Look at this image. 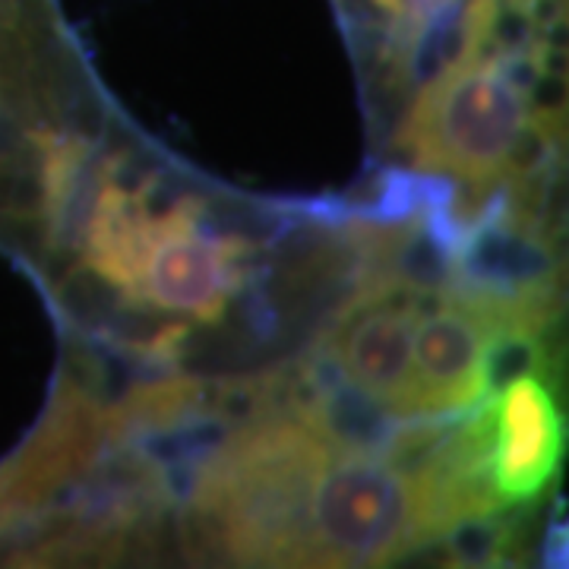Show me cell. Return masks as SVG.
Instances as JSON below:
<instances>
[{"mask_svg":"<svg viewBox=\"0 0 569 569\" xmlns=\"http://www.w3.org/2000/svg\"><path fill=\"white\" fill-rule=\"evenodd\" d=\"M32 140L41 152V206L48 238L54 247H80L96 197L118 171V162H108L80 137L36 133Z\"/></svg>","mask_w":569,"mask_h":569,"instance_id":"8","label":"cell"},{"mask_svg":"<svg viewBox=\"0 0 569 569\" xmlns=\"http://www.w3.org/2000/svg\"><path fill=\"white\" fill-rule=\"evenodd\" d=\"M437 541L411 462L336 449L310 507L307 567H380Z\"/></svg>","mask_w":569,"mask_h":569,"instance_id":"3","label":"cell"},{"mask_svg":"<svg viewBox=\"0 0 569 569\" xmlns=\"http://www.w3.org/2000/svg\"><path fill=\"white\" fill-rule=\"evenodd\" d=\"M336 449L291 411L234 430L197 471L187 538L228 563L307 567L313 490Z\"/></svg>","mask_w":569,"mask_h":569,"instance_id":"1","label":"cell"},{"mask_svg":"<svg viewBox=\"0 0 569 569\" xmlns=\"http://www.w3.org/2000/svg\"><path fill=\"white\" fill-rule=\"evenodd\" d=\"M529 200L526 190L503 187L471 222L462 224L452 284L503 295L553 291L557 257L531 216Z\"/></svg>","mask_w":569,"mask_h":569,"instance_id":"7","label":"cell"},{"mask_svg":"<svg viewBox=\"0 0 569 569\" xmlns=\"http://www.w3.org/2000/svg\"><path fill=\"white\" fill-rule=\"evenodd\" d=\"M531 102L535 96L497 58L456 51L425 80L399 142L415 168L485 187L507 178L531 142L548 137L553 114L531 111Z\"/></svg>","mask_w":569,"mask_h":569,"instance_id":"2","label":"cell"},{"mask_svg":"<svg viewBox=\"0 0 569 569\" xmlns=\"http://www.w3.org/2000/svg\"><path fill=\"white\" fill-rule=\"evenodd\" d=\"M247 257V241L203 228L200 200H181L164 212H149L127 305L219 323L228 301L244 284Z\"/></svg>","mask_w":569,"mask_h":569,"instance_id":"4","label":"cell"},{"mask_svg":"<svg viewBox=\"0 0 569 569\" xmlns=\"http://www.w3.org/2000/svg\"><path fill=\"white\" fill-rule=\"evenodd\" d=\"M383 13H389L396 26H402V39L399 48L406 54V73L408 61H411V51L418 39L425 36L427 29L440 26V22L459 20V3L462 0H373Z\"/></svg>","mask_w":569,"mask_h":569,"instance_id":"9","label":"cell"},{"mask_svg":"<svg viewBox=\"0 0 569 569\" xmlns=\"http://www.w3.org/2000/svg\"><path fill=\"white\" fill-rule=\"evenodd\" d=\"M430 295L361 284L320 342V358L396 418H411V336Z\"/></svg>","mask_w":569,"mask_h":569,"instance_id":"5","label":"cell"},{"mask_svg":"<svg viewBox=\"0 0 569 569\" xmlns=\"http://www.w3.org/2000/svg\"><path fill=\"white\" fill-rule=\"evenodd\" d=\"M488 406V475L497 500L509 507L535 503L553 485L567 430L550 387L526 370L485 396Z\"/></svg>","mask_w":569,"mask_h":569,"instance_id":"6","label":"cell"}]
</instances>
